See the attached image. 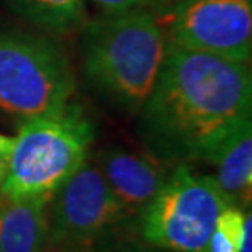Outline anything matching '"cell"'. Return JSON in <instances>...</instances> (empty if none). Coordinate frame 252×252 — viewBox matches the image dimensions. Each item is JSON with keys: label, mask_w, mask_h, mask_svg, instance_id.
Wrapping results in <instances>:
<instances>
[{"label": "cell", "mask_w": 252, "mask_h": 252, "mask_svg": "<svg viewBox=\"0 0 252 252\" xmlns=\"http://www.w3.org/2000/svg\"><path fill=\"white\" fill-rule=\"evenodd\" d=\"M64 252H74V251H64Z\"/></svg>", "instance_id": "2e32d148"}, {"label": "cell", "mask_w": 252, "mask_h": 252, "mask_svg": "<svg viewBox=\"0 0 252 252\" xmlns=\"http://www.w3.org/2000/svg\"><path fill=\"white\" fill-rule=\"evenodd\" d=\"M51 200H13L0 193V252H46Z\"/></svg>", "instance_id": "30bf717a"}, {"label": "cell", "mask_w": 252, "mask_h": 252, "mask_svg": "<svg viewBox=\"0 0 252 252\" xmlns=\"http://www.w3.org/2000/svg\"><path fill=\"white\" fill-rule=\"evenodd\" d=\"M95 129L75 105L23 122L15 136L7 177L0 193L13 200L46 198L89 160Z\"/></svg>", "instance_id": "3957f363"}, {"label": "cell", "mask_w": 252, "mask_h": 252, "mask_svg": "<svg viewBox=\"0 0 252 252\" xmlns=\"http://www.w3.org/2000/svg\"><path fill=\"white\" fill-rule=\"evenodd\" d=\"M90 2L97 5L105 15H110L144 8L146 5L153 3L154 0H90Z\"/></svg>", "instance_id": "4fadbf2b"}, {"label": "cell", "mask_w": 252, "mask_h": 252, "mask_svg": "<svg viewBox=\"0 0 252 252\" xmlns=\"http://www.w3.org/2000/svg\"><path fill=\"white\" fill-rule=\"evenodd\" d=\"M13 143H15V138L0 133V184H2L5 177H7V172L10 167V159H12Z\"/></svg>", "instance_id": "5bb4252c"}, {"label": "cell", "mask_w": 252, "mask_h": 252, "mask_svg": "<svg viewBox=\"0 0 252 252\" xmlns=\"http://www.w3.org/2000/svg\"><path fill=\"white\" fill-rule=\"evenodd\" d=\"M233 205L213 175H201L180 162L156 198L141 213L144 241L172 252H206L221 211Z\"/></svg>", "instance_id": "5b68a950"}, {"label": "cell", "mask_w": 252, "mask_h": 252, "mask_svg": "<svg viewBox=\"0 0 252 252\" xmlns=\"http://www.w3.org/2000/svg\"><path fill=\"white\" fill-rule=\"evenodd\" d=\"M92 160L128 216L143 213L169 175L159 159L123 148L103 149Z\"/></svg>", "instance_id": "ba28073f"}, {"label": "cell", "mask_w": 252, "mask_h": 252, "mask_svg": "<svg viewBox=\"0 0 252 252\" xmlns=\"http://www.w3.org/2000/svg\"><path fill=\"white\" fill-rule=\"evenodd\" d=\"M159 23L172 46L234 63L251 61V0H182Z\"/></svg>", "instance_id": "52a82bcc"}, {"label": "cell", "mask_w": 252, "mask_h": 252, "mask_svg": "<svg viewBox=\"0 0 252 252\" xmlns=\"http://www.w3.org/2000/svg\"><path fill=\"white\" fill-rule=\"evenodd\" d=\"M49 203V244L69 251L97 243L129 218L94 160H85Z\"/></svg>", "instance_id": "8992f818"}, {"label": "cell", "mask_w": 252, "mask_h": 252, "mask_svg": "<svg viewBox=\"0 0 252 252\" xmlns=\"http://www.w3.org/2000/svg\"><path fill=\"white\" fill-rule=\"evenodd\" d=\"M246 210L229 205L221 211L210 236L206 252H239L243 239Z\"/></svg>", "instance_id": "7c38bea8"}, {"label": "cell", "mask_w": 252, "mask_h": 252, "mask_svg": "<svg viewBox=\"0 0 252 252\" xmlns=\"http://www.w3.org/2000/svg\"><path fill=\"white\" fill-rule=\"evenodd\" d=\"M15 15L48 32L64 33L84 22L85 0H8Z\"/></svg>", "instance_id": "8fae6325"}, {"label": "cell", "mask_w": 252, "mask_h": 252, "mask_svg": "<svg viewBox=\"0 0 252 252\" xmlns=\"http://www.w3.org/2000/svg\"><path fill=\"white\" fill-rule=\"evenodd\" d=\"M159 20L143 8L92 20L82 33L84 74L115 103L141 110L167 54Z\"/></svg>", "instance_id": "7a4b0ae2"}, {"label": "cell", "mask_w": 252, "mask_h": 252, "mask_svg": "<svg viewBox=\"0 0 252 252\" xmlns=\"http://www.w3.org/2000/svg\"><path fill=\"white\" fill-rule=\"evenodd\" d=\"M203 162L215 167V180L229 201L249 210L252 196V122L234 126L206 156Z\"/></svg>", "instance_id": "9c48e42d"}, {"label": "cell", "mask_w": 252, "mask_h": 252, "mask_svg": "<svg viewBox=\"0 0 252 252\" xmlns=\"http://www.w3.org/2000/svg\"><path fill=\"white\" fill-rule=\"evenodd\" d=\"M251 107L248 64L169 44L141 107V136L159 160H205L234 126L251 118Z\"/></svg>", "instance_id": "6da1fadb"}, {"label": "cell", "mask_w": 252, "mask_h": 252, "mask_svg": "<svg viewBox=\"0 0 252 252\" xmlns=\"http://www.w3.org/2000/svg\"><path fill=\"white\" fill-rule=\"evenodd\" d=\"M75 92L70 61L56 41L0 33V110L23 122L64 110Z\"/></svg>", "instance_id": "277c9868"}, {"label": "cell", "mask_w": 252, "mask_h": 252, "mask_svg": "<svg viewBox=\"0 0 252 252\" xmlns=\"http://www.w3.org/2000/svg\"><path fill=\"white\" fill-rule=\"evenodd\" d=\"M251 238H252V213H251V210H246L243 239H241V251L239 252H252V248H251L252 239Z\"/></svg>", "instance_id": "9a60e30c"}]
</instances>
